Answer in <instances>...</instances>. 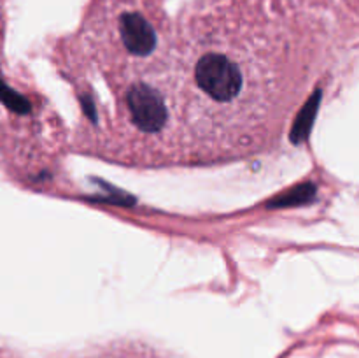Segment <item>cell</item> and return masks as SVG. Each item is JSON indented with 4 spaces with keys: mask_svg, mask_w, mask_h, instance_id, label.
<instances>
[{
    "mask_svg": "<svg viewBox=\"0 0 359 358\" xmlns=\"http://www.w3.org/2000/svg\"><path fill=\"white\" fill-rule=\"evenodd\" d=\"M174 27L177 167L276 153L318 98L293 0H189Z\"/></svg>",
    "mask_w": 359,
    "mask_h": 358,
    "instance_id": "6da1fadb",
    "label": "cell"
},
{
    "mask_svg": "<svg viewBox=\"0 0 359 358\" xmlns=\"http://www.w3.org/2000/svg\"><path fill=\"white\" fill-rule=\"evenodd\" d=\"M174 30L165 0H88L55 46L79 111L77 153L126 168L177 167Z\"/></svg>",
    "mask_w": 359,
    "mask_h": 358,
    "instance_id": "7a4b0ae2",
    "label": "cell"
},
{
    "mask_svg": "<svg viewBox=\"0 0 359 358\" xmlns=\"http://www.w3.org/2000/svg\"><path fill=\"white\" fill-rule=\"evenodd\" d=\"M63 358H175L168 351L154 346L142 339L119 337L100 343L86 344L76 351H70Z\"/></svg>",
    "mask_w": 359,
    "mask_h": 358,
    "instance_id": "3957f363",
    "label": "cell"
}]
</instances>
